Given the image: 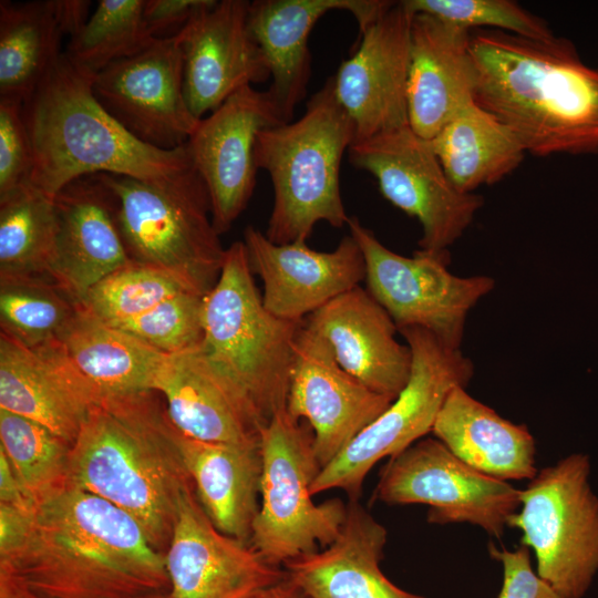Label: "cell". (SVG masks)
I'll return each instance as SVG.
<instances>
[{
  "mask_svg": "<svg viewBox=\"0 0 598 598\" xmlns=\"http://www.w3.org/2000/svg\"><path fill=\"white\" fill-rule=\"evenodd\" d=\"M49 598H136L171 590L164 554L110 502L70 484L37 503L28 534L0 558Z\"/></svg>",
  "mask_w": 598,
  "mask_h": 598,
  "instance_id": "cell-1",
  "label": "cell"
},
{
  "mask_svg": "<svg viewBox=\"0 0 598 598\" xmlns=\"http://www.w3.org/2000/svg\"><path fill=\"white\" fill-rule=\"evenodd\" d=\"M475 102L505 123L527 153L598 152V68L565 38L537 40L474 29Z\"/></svg>",
  "mask_w": 598,
  "mask_h": 598,
  "instance_id": "cell-2",
  "label": "cell"
},
{
  "mask_svg": "<svg viewBox=\"0 0 598 598\" xmlns=\"http://www.w3.org/2000/svg\"><path fill=\"white\" fill-rule=\"evenodd\" d=\"M155 393L105 396L90 408L71 446L68 484L127 513L164 554L193 483Z\"/></svg>",
  "mask_w": 598,
  "mask_h": 598,
  "instance_id": "cell-3",
  "label": "cell"
},
{
  "mask_svg": "<svg viewBox=\"0 0 598 598\" xmlns=\"http://www.w3.org/2000/svg\"><path fill=\"white\" fill-rule=\"evenodd\" d=\"M93 76L74 66L63 52L23 104L33 154L28 184L55 197L86 175L166 183L195 169L186 143L162 150L121 125L95 99Z\"/></svg>",
  "mask_w": 598,
  "mask_h": 598,
  "instance_id": "cell-4",
  "label": "cell"
},
{
  "mask_svg": "<svg viewBox=\"0 0 598 598\" xmlns=\"http://www.w3.org/2000/svg\"><path fill=\"white\" fill-rule=\"evenodd\" d=\"M354 136L332 76L310 97L300 118L258 133L256 165L269 174L274 187L265 233L270 241H307L319 221L334 228L347 226L350 216L341 196L340 168Z\"/></svg>",
  "mask_w": 598,
  "mask_h": 598,
  "instance_id": "cell-5",
  "label": "cell"
},
{
  "mask_svg": "<svg viewBox=\"0 0 598 598\" xmlns=\"http://www.w3.org/2000/svg\"><path fill=\"white\" fill-rule=\"evenodd\" d=\"M302 323L265 308L245 244L233 243L216 283L204 297L199 348L244 398L261 429L286 408Z\"/></svg>",
  "mask_w": 598,
  "mask_h": 598,
  "instance_id": "cell-6",
  "label": "cell"
},
{
  "mask_svg": "<svg viewBox=\"0 0 598 598\" xmlns=\"http://www.w3.org/2000/svg\"><path fill=\"white\" fill-rule=\"evenodd\" d=\"M116 198V220L131 259L206 295L226 255L204 181L193 169L166 183L101 174Z\"/></svg>",
  "mask_w": 598,
  "mask_h": 598,
  "instance_id": "cell-7",
  "label": "cell"
},
{
  "mask_svg": "<svg viewBox=\"0 0 598 598\" xmlns=\"http://www.w3.org/2000/svg\"><path fill=\"white\" fill-rule=\"evenodd\" d=\"M303 422L285 408L259 432V511L249 544L278 567L330 545L347 516L340 498L312 501L310 488L321 466L312 430Z\"/></svg>",
  "mask_w": 598,
  "mask_h": 598,
  "instance_id": "cell-8",
  "label": "cell"
},
{
  "mask_svg": "<svg viewBox=\"0 0 598 598\" xmlns=\"http://www.w3.org/2000/svg\"><path fill=\"white\" fill-rule=\"evenodd\" d=\"M589 473L581 453L538 470L508 519L533 550L536 573L566 598H582L598 573V497Z\"/></svg>",
  "mask_w": 598,
  "mask_h": 598,
  "instance_id": "cell-9",
  "label": "cell"
},
{
  "mask_svg": "<svg viewBox=\"0 0 598 598\" xmlns=\"http://www.w3.org/2000/svg\"><path fill=\"white\" fill-rule=\"evenodd\" d=\"M399 333L412 352L409 382L382 414L320 470L310 488L312 496L342 489L349 499H359L372 467L432 432L448 392L471 381L474 365L461 349L445 347L421 328H403Z\"/></svg>",
  "mask_w": 598,
  "mask_h": 598,
  "instance_id": "cell-10",
  "label": "cell"
},
{
  "mask_svg": "<svg viewBox=\"0 0 598 598\" xmlns=\"http://www.w3.org/2000/svg\"><path fill=\"white\" fill-rule=\"evenodd\" d=\"M349 234L365 262L368 292L384 308L398 331L416 327L442 344L458 350L471 309L495 287L492 277H458L451 257L416 250L405 257L386 248L358 217L350 216Z\"/></svg>",
  "mask_w": 598,
  "mask_h": 598,
  "instance_id": "cell-11",
  "label": "cell"
},
{
  "mask_svg": "<svg viewBox=\"0 0 598 598\" xmlns=\"http://www.w3.org/2000/svg\"><path fill=\"white\" fill-rule=\"evenodd\" d=\"M372 497L386 505L423 504L431 524L467 523L495 538L520 506V489L474 470L431 437L388 460Z\"/></svg>",
  "mask_w": 598,
  "mask_h": 598,
  "instance_id": "cell-12",
  "label": "cell"
},
{
  "mask_svg": "<svg viewBox=\"0 0 598 598\" xmlns=\"http://www.w3.org/2000/svg\"><path fill=\"white\" fill-rule=\"evenodd\" d=\"M349 162L372 174L382 195L416 218L422 228L420 249L450 257L484 198L458 192L446 176L430 141L409 126L353 142Z\"/></svg>",
  "mask_w": 598,
  "mask_h": 598,
  "instance_id": "cell-13",
  "label": "cell"
},
{
  "mask_svg": "<svg viewBox=\"0 0 598 598\" xmlns=\"http://www.w3.org/2000/svg\"><path fill=\"white\" fill-rule=\"evenodd\" d=\"M92 92L130 133L162 150L184 145L199 122L185 99L177 34L155 39L141 52L110 64L93 76Z\"/></svg>",
  "mask_w": 598,
  "mask_h": 598,
  "instance_id": "cell-14",
  "label": "cell"
},
{
  "mask_svg": "<svg viewBox=\"0 0 598 598\" xmlns=\"http://www.w3.org/2000/svg\"><path fill=\"white\" fill-rule=\"evenodd\" d=\"M282 123L268 92L248 85L199 120L187 140L189 157L206 185L213 225L219 235L231 227L252 196L258 133Z\"/></svg>",
  "mask_w": 598,
  "mask_h": 598,
  "instance_id": "cell-15",
  "label": "cell"
},
{
  "mask_svg": "<svg viewBox=\"0 0 598 598\" xmlns=\"http://www.w3.org/2000/svg\"><path fill=\"white\" fill-rule=\"evenodd\" d=\"M164 557L172 598H251L286 577L249 543L217 529L193 484L178 499Z\"/></svg>",
  "mask_w": 598,
  "mask_h": 598,
  "instance_id": "cell-16",
  "label": "cell"
},
{
  "mask_svg": "<svg viewBox=\"0 0 598 598\" xmlns=\"http://www.w3.org/2000/svg\"><path fill=\"white\" fill-rule=\"evenodd\" d=\"M393 400L370 390L344 371L327 341L302 323L295 344L286 409L311 427L321 468Z\"/></svg>",
  "mask_w": 598,
  "mask_h": 598,
  "instance_id": "cell-17",
  "label": "cell"
},
{
  "mask_svg": "<svg viewBox=\"0 0 598 598\" xmlns=\"http://www.w3.org/2000/svg\"><path fill=\"white\" fill-rule=\"evenodd\" d=\"M412 19L403 2H395L361 33L357 51L332 76L337 100L354 125V142L409 126Z\"/></svg>",
  "mask_w": 598,
  "mask_h": 598,
  "instance_id": "cell-18",
  "label": "cell"
},
{
  "mask_svg": "<svg viewBox=\"0 0 598 598\" xmlns=\"http://www.w3.org/2000/svg\"><path fill=\"white\" fill-rule=\"evenodd\" d=\"M249 4L247 0H210L177 33L185 99L198 120L241 87L270 78L249 29Z\"/></svg>",
  "mask_w": 598,
  "mask_h": 598,
  "instance_id": "cell-19",
  "label": "cell"
},
{
  "mask_svg": "<svg viewBox=\"0 0 598 598\" xmlns=\"http://www.w3.org/2000/svg\"><path fill=\"white\" fill-rule=\"evenodd\" d=\"M244 244L250 269L264 285L265 308L283 320L303 321L365 279L362 251L350 234L336 249L318 251L307 241L274 244L248 226Z\"/></svg>",
  "mask_w": 598,
  "mask_h": 598,
  "instance_id": "cell-20",
  "label": "cell"
},
{
  "mask_svg": "<svg viewBox=\"0 0 598 598\" xmlns=\"http://www.w3.org/2000/svg\"><path fill=\"white\" fill-rule=\"evenodd\" d=\"M58 230L48 278L75 302L131 264L116 220V198L101 174L80 177L54 197Z\"/></svg>",
  "mask_w": 598,
  "mask_h": 598,
  "instance_id": "cell-21",
  "label": "cell"
},
{
  "mask_svg": "<svg viewBox=\"0 0 598 598\" xmlns=\"http://www.w3.org/2000/svg\"><path fill=\"white\" fill-rule=\"evenodd\" d=\"M100 396L60 339L28 347L0 334V409L33 420L73 443Z\"/></svg>",
  "mask_w": 598,
  "mask_h": 598,
  "instance_id": "cell-22",
  "label": "cell"
},
{
  "mask_svg": "<svg viewBox=\"0 0 598 598\" xmlns=\"http://www.w3.org/2000/svg\"><path fill=\"white\" fill-rule=\"evenodd\" d=\"M395 2L386 0H255L248 24L268 64L271 84L267 90L281 120L292 121L306 96L311 74L308 47L313 25L333 10L349 11L360 34Z\"/></svg>",
  "mask_w": 598,
  "mask_h": 598,
  "instance_id": "cell-23",
  "label": "cell"
},
{
  "mask_svg": "<svg viewBox=\"0 0 598 598\" xmlns=\"http://www.w3.org/2000/svg\"><path fill=\"white\" fill-rule=\"evenodd\" d=\"M329 344L338 364L370 390L395 399L409 382L412 352L395 338L384 308L360 286L303 320Z\"/></svg>",
  "mask_w": 598,
  "mask_h": 598,
  "instance_id": "cell-24",
  "label": "cell"
},
{
  "mask_svg": "<svg viewBox=\"0 0 598 598\" xmlns=\"http://www.w3.org/2000/svg\"><path fill=\"white\" fill-rule=\"evenodd\" d=\"M470 32L424 13L411 24L408 113L412 131L431 141L475 101Z\"/></svg>",
  "mask_w": 598,
  "mask_h": 598,
  "instance_id": "cell-25",
  "label": "cell"
},
{
  "mask_svg": "<svg viewBox=\"0 0 598 598\" xmlns=\"http://www.w3.org/2000/svg\"><path fill=\"white\" fill-rule=\"evenodd\" d=\"M386 540V528L359 499H349L337 538L286 563L283 570L308 598H425L401 589L383 574Z\"/></svg>",
  "mask_w": 598,
  "mask_h": 598,
  "instance_id": "cell-26",
  "label": "cell"
},
{
  "mask_svg": "<svg viewBox=\"0 0 598 598\" xmlns=\"http://www.w3.org/2000/svg\"><path fill=\"white\" fill-rule=\"evenodd\" d=\"M155 392L165 399L172 425L185 436L210 443L259 442L261 426L251 409L199 347L169 354Z\"/></svg>",
  "mask_w": 598,
  "mask_h": 598,
  "instance_id": "cell-27",
  "label": "cell"
},
{
  "mask_svg": "<svg viewBox=\"0 0 598 598\" xmlns=\"http://www.w3.org/2000/svg\"><path fill=\"white\" fill-rule=\"evenodd\" d=\"M174 436L196 496L221 533L249 543L259 511L262 472L259 442L210 443Z\"/></svg>",
  "mask_w": 598,
  "mask_h": 598,
  "instance_id": "cell-28",
  "label": "cell"
},
{
  "mask_svg": "<svg viewBox=\"0 0 598 598\" xmlns=\"http://www.w3.org/2000/svg\"><path fill=\"white\" fill-rule=\"evenodd\" d=\"M432 433L464 463L492 477L530 481L538 472L535 439L527 426L502 417L465 386L448 392Z\"/></svg>",
  "mask_w": 598,
  "mask_h": 598,
  "instance_id": "cell-29",
  "label": "cell"
},
{
  "mask_svg": "<svg viewBox=\"0 0 598 598\" xmlns=\"http://www.w3.org/2000/svg\"><path fill=\"white\" fill-rule=\"evenodd\" d=\"M60 341L100 400L155 392L169 357L134 334L99 320L79 303Z\"/></svg>",
  "mask_w": 598,
  "mask_h": 598,
  "instance_id": "cell-30",
  "label": "cell"
},
{
  "mask_svg": "<svg viewBox=\"0 0 598 598\" xmlns=\"http://www.w3.org/2000/svg\"><path fill=\"white\" fill-rule=\"evenodd\" d=\"M430 143L453 186L465 194L499 182L519 166L527 153L516 134L475 101Z\"/></svg>",
  "mask_w": 598,
  "mask_h": 598,
  "instance_id": "cell-31",
  "label": "cell"
},
{
  "mask_svg": "<svg viewBox=\"0 0 598 598\" xmlns=\"http://www.w3.org/2000/svg\"><path fill=\"white\" fill-rule=\"evenodd\" d=\"M52 0L0 1V99L24 104L61 54Z\"/></svg>",
  "mask_w": 598,
  "mask_h": 598,
  "instance_id": "cell-32",
  "label": "cell"
},
{
  "mask_svg": "<svg viewBox=\"0 0 598 598\" xmlns=\"http://www.w3.org/2000/svg\"><path fill=\"white\" fill-rule=\"evenodd\" d=\"M56 230L54 197L30 184L1 197L0 280L48 278Z\"/></svg>",
  "mask_w": 598,
  "mask_h": 598,
  "instance_id": "cell-33",
  "label": "cell"
},
{
  "mask_svg": "<svg viewBox=\"0 0 598 598\" xmlns=\"http://www.w3.org/2000/svg\"><path fill=\"white\" fill-rule=\"evenodd\" d=\"M71 446L47 426L0 409V452L37 503L68 485Z\"/></svg>",
  "mask_w": 598,
  "mask_h": 598,
  "instance_id": "cell-34",
  "label": "cell"
},
{
  "mask_svg": "<svg viewBox=\"0 0 598 598\" xmlns=\"http://www.w3.org/2000/svg\"><path fill=\"white\" fill-rule=\"evenodd\" d=\"M145 0H100L64 52L78 69L95 75L110 64L132 56L155 39L143 19Z\"/></svg>",
  "mask_w": 598,
  "mask_h": 598,
  "instance_id": "cell-35",
  "label": "cell"
},
{
  "mask_svg": "<svg viewBox=\"0 0 598 598\" xmlns=\"http://www.w3.org/2000/svg\"><path fill=\"white\" fill-rule=\"evenodd\" d=\"M78 310L48 278L0 280L1 332L28 347L60 339Z\"/></svg>",
  "mask_w": 598,
  "mask_h": 598,
  "instance_id": "cell-36",
  "label": "cell"
},
{
  "mask_svg": "<svg viewBox=\"0 0 598 598\" xmlns=\"http://www.w3.org/2000/svg\"><path fill=\"white\" fill-rule=\"evenodd\" d=\"M186 290L192 289L173 276L132 261L93 286L79 305L99 320L115 327Z\"/></svg>",
  "mask_w": 598,
  "mask_h": 598,
  "instance_id": "cell-37",
  "label": "cell"
},
{
  "mask_svg": "<svg viewBox=\"0 0 598 598\" xmlns=\"http://www.w3.org/2000/svg\"><path fill=\"white\" fill-rule=\"evenodd\" d=\"M413 14L424 13L465 30L488 27L524 38L549 40L548 23L512 0H404Z\"/></svg>",
  "mask_w": 598,
  "mask_h": 598,
  "instance_id": "cell-38",
  "label": "cell"
},
{
  "mask_svg": "<svg viewBox=\"0 0 598 598\" xmlns=\"http://www.w3.org/2000/svg\"><path fill=\"white\" fill-rule=\"evenodd\" d=\"M204 297L192 290L182 291L115 327L166 354L196 349L203 339Z\"/></svg>",
  "mask_w": 598,
  "mask_h": 598,
  "instance_id": "cell-39",
  "label": "cell"
},
{
  "mask_svg": "<svg viewBox=\"0 0 598 598\" xmlns=\"http://www.w3.org/2000/svg\"><path fill=\"white\" fill-rule=\"evenodd\" d=\"M23 104L0 99V198L29 183L33 165Z\"/></svg>",
  "mask_w": 598,
  "mask_h": 598,
  "instance_id": "cell-40",
  "label": "cell"
},
{
  "mask_svg": "<svg viewBox=\"0 0 598 598\" xmlns=\"http://www.w3.org/2000/svg\"><path fill=\"white\" fill-rule=\"evenodd\" d=\"M488 553L503 568L498 598H566L533 569L528 547L508 550L489 543Z\"/></svg>",
  "mask_w": 598,
  "mask_h": 598,
  "instance_id": "cell-41",
  "label": "cell"
},
{
  "mask_svg": "<svg viewBox=\"0 0 598 598\" xmlns=\"http://www.w3.org/2000/svg\"><path fill=\"white\" fill-rule=\"evenodd\" d=\"M210 0H145L143 19L154 39L177 34Z\"/></svg>",
  "mask_w": 598,
  "mask_h": 598,
  "instance_id": "cell-42",
  "label": "cell"
},
{
  "mask_svg": "<svg viewBox=\"0 0 598 598\" xmlns=\"http://www.w3.org/2000/svg\"><path fill=\"white\" fill-rule=\"evenodd\" d=\"M52 7L62 34L70 38L82 29L91 16V1L87 0H52Z\"/></svg>",
  "mask_w": 598,
  "mask_h": 598,
  "instance_id": "cell-43",
  "label": "cell"
},
{
  "mask_svg": "<svg viewBox=\"0 0 598 598\" xmlns=\"http://www.w3.org/2000/svg\"><path fill=\"white\" fill-rule=\"evenodd\" d=\"M0 598H49L27 586L7 568L0 567Z\"/></svg>",
  "mask_w": 598,
  "mask_h": 598,
  "instance_id": "cell-44",
  "label": "cell"
},
{
  "mask_svg": "<svg viewBox=\"0 0 598 598\" xmlns=\"http://www.w3.org/2000/svg\"><path fill=\"white\" fill-rule=\"evenodd\" d=\"M251 598H308L286 575L280 581L266 587Z\"/></svg>",
  "mask_w": 598,
  "mask_h": 598,
  "instance_id": "cell-45",
  "label": "cell"
},
{
  "mask_svg": "<svg viewBox=\"0 0 598 598\" xmlns=\"http://www.w3.org/2000/svg\"><path fill=\"white\" fill-rule=\"evenodd\" d=\"M136 598H172V596H171L169 590H165V591H157V592L143 595Z\"/></svg>",
  "mask_w": 598,
  "mask_h": 598,
  "instance_id": "cell-46",
  "label": "cell"
}]
</instances>
